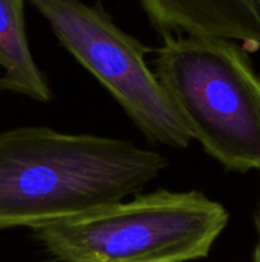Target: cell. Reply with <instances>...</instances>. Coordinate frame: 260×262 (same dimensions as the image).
<instances>
[{"instance_id": "obj_1", "label": "cell", "mask_w": 260, "mask_h": 262, "mask_svg": "<svg viewBox=\"0 0 260 262\" xmlns=\"http://www.w3.org/2000/svg\"><path fill=\"white\" fill-rule=\"evenodd\" d=\"M166 166L158 152L124 140L41 126L0 132V230L38 229L120 203Z\"/></svg>"}, {"instance_id": "obj_2", "label": "cell", "mask_w": 260, "mask_h": 262, "mask_svg": "<svg viewBox=\"0 0 260 262\" xmlns=\"http://www.w3.org/2000/svg\"><path fill=\"white\" fill-rule=\"evenodd\" d=\"M227 223L201 192L159 190L34 230L57 262H188L210 253Z\"/></svg>"}, {"instance_id": "obj_3", "label": "cell", "mask_w": 260, "mask_h": 262, "mask_svg": "<svg viewBox=\"0 0 260 262\" xmlns=\"http://www.w3.org/2000/svg\"><path fill=\"white\" fill-rule=\"evenodd\" d=\"M193 140L230 170L260 169V77L236 45L166 35L155 60Z\"/></svg>"}, {"instance_id": "obj_4", "label": "cell", "mask_w": 260, "mask_h": 262, "mask_svg": "<svg viewBox=\"0 0 260 262\" xmlns=\"http://www.w3.org/2000/svg\"><path fill=\"white\" fill-rule=\"evenodd\" d=\"M57 40L121 104L152 141L187 147L193 140L185 121L146 63L149 49L120 29L100 6L80 0H29Z\"/></svg>"}, {"instance_id": "obj_5", "label": "cell", "mask_w": 260, "mask_h": 262, "mask_svg": "<svg viewBox=\"0 0 260 262\" xmlns=\"http://www.w3.org/2000/svg\"><path fill=\"white\" fill-rule=\"evenodd\" d=\"M152 21L164 31L236 40L260 51V0H139Z\"/></svg>"}, {"instance_id": "obj_6", "label": "cell", "mask_w": 260, "mask_h": 262, "mask_svg": "<svg viewBox=\"0 0 260 262\" xmlns=\"http://www.w3.org/2000/svg\"><path fill=\"white\" fill-rule=\"evenodd\" d=\"M0 89L41 103L51 100L48 80L29 49L23 0H0Z\"/></svg>"}, {"instance_id": "obj_7", "label": "cell", "mask_w": 260, "mask_h": 262, "mask_svg": "<svg viewBox=\"0 0 260 262\" xmlns=\"http://www.w3.org/2000/svg\"><path fill=\"white\" fill-rule=\"evenodd\" d=\"M253 262H260V207L259 215H257V244H256V249H254Z\"/></svg>"}]
</instances>
